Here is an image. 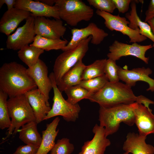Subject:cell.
Here are the masks:
<instances>
[{
	"mask_svg": "<svg viewBox=\"0 0 154 154\" xmlns=\"http://www.w3.org/2000/svg\"><path fill=\"white\" fill-rule=\"evenodd\" d=\"M72 37L70 41L62 50L63 51L75 47L83 39L92 36L90 42L94 45H98L108 36L104 30L99 28L94 23H91L86 27L73 28L71 30Z\"/></svg>",
	"mask_w": 154,
	"mask_h": 154,
	"instance_id": "8fae6325",
	"label": "cell"
},
{
	"mask_svg": "<svg viewBox=\"0 0 154 154\" xmlns=\"http://www.w3.org/2000/svg\"><path fill=\"white\" fill-rule=\"evenodd\" d=\"M129 154V153H128V152H125V153H123L122 154Z\"/></svg>",
	"mask_w": 154,
	"mask_h": 154,
	"instance_id": "b9f144b4",
	"label": "cell"
},
{
	"mask_svg": "<svg viewBox=\"0 0 154 154\" xmlns=\"http://www.w3.org/2000/svg\"><path fill=\"white\" fill-rule=\"evenodd\" d=\"M47 5L50 6H52L55 4L56 0H38Z\"/></svg>",
	"mask_w": 154,
	"mask_h": 154,
	"instance_id": "f35d334b",
	"label": "cell"
},
{
	"mask_svg": "<svg viewBox=\"0 0 154 154\" xmlns=\"http://www.w3.org/2000/svg\"><path fill=\"white\" fill-rule=\"evenodd\" d=\"M64 92L68 97L66 100L73 104H78L83 99H87L94 94L79 85L70 87Z\"/></svg>",
	"mask_w": 154,
	"mask_h": 154,
	"instance_id": "83f0119b",
	"label": "cell"
},
{
	"mask_svg": "<svg viewBox=\"0 0 154 154\" xmlns=\"http://www.w3.org/2000/svg\"><path fill=\"white\" fill-rule=\"evenodd\" d=\"M35 17L31 15L25 24L18 28L13 34L7 36L6 46L8 49L19 50L33 43L36 35L35 30Z\"/></svg>",
	"mask_w": 154,
	"mask_h": 154,
	"instance_id": "30bf717a",
	"label": "cell"
},
{
	"mask_svg": "<svg viewBox=\"0 0 154 154\" xmlns=\"http://www.w3.org/2000/svg\"><path fill=\"white\" fill-rule=\"evenodd\" d=\"M66 40L52 39L36 35L33 42L30 45L36 46L44 50H62L68 43Z\"/></svg>",
	"mask_w": 154,
	"mask_h": 154,
	"instance_id": "484cf974",
	"label": "cell"
},
{
	"mask_svg": "<svg viewBox=\"0 0 154 154\" xmlns=\"http://www.w3.org/2000/svg\"><path fill=\"white\" fill-rule=\"evenodd\" d=\"M119 67L117 66L116 61L110 58L106 59L104 68V74L111 82H119L118 72Z\"/></svg>",
	"mask_w": 154,
	"mask_h": 154,
	"instance_id": "1f68e13d",
	"label": "cell"
},
{
	"mask_svg": "<svg viewBox=\"0 0 154 154\" xmlns=\"http://www.w3.org/2000/svg\"><path fill=\"white\" fill-rule=\"evenodd\" d=\"M14 7L29 11L35 17H44L60 19L57 6H50L38 0H17Z\"/></svg>",
	"mask_w": 154,
	"mask_h": 154,
	"instance_id": "9a60e30c",
	"label": "cell"
},
{
	"mask_svg": "<svg viewBox=\"0 0 154 154\" xmlns=\"http://www.w3.org/2000/svg\"><path fill=\"white\" fill-rule=\"evenodd\" d=\"M146 138L137 133L129 132L123 144V149L125 152L132 154H154V147L146 143Z\"/></svg>",
	"mask_w": 154,
	"mask_h": 154,
	"instance_id": "d6986e66",
	"label": "cell"
},
{
	"mask_svg": "<svg viewBox=\"0 0 154 154\" xmlns=\"http://www.w3.org/2000/svg\"><path fill=\"white\" fill-rule=\"evenodd\" d=\"M37 124L36 121L30 122L22 126L18 131L19 138L26 144L40 146L42 138L38 131Z\"/></svg>",
	"mask_w": 154,
	"mask_h": 154,
	"instance_id": "cb8c5ba5",
	"label": "cell"
},
{
	"mask_svg": "<svg viewBox=\"0 0 154 154\" xmlns=\"http://www.w3.org/2000/svg\"><path fill=\"white\" fill-rule=\"evenodd\" d=\"M96 13L103 18L105 26L108 29L112 31H119L128 36L130 42H140L147 39V37L140 34L139 29L133 30L129 27V22L125 17L98 10H96Z\"/></svg>",
	"mask_w": 154,
	"mask_h": 154,
	"instance_id": "ba28073f",
	"label": "cell"
},
{
	"mask_svg": "<svg viewBox=\"0 0 154 154\" xmlns=\"http://www.w3.org/2000/svg\"><path fill=\"white\" fill-rule=\"evenodd\" d=\"M7 95L0 90V128H9L11 124L7 106Z\"/></svg>",
	"mask_w": 154,
	"mask_h": 154,
	"instance_id": "f546056e",
	"label": "cell"
},
{
	"mask_svg": "<svg viewBox=\"0 0 154 154\" xmlns=\"http://www.w3.org/2000/svg\"><path fill=\"white\" fill-rule=\"evenodd\" d=\"M87 1L97 10L111 14L116 8L112 0H88Z\"/></svg>",
	"mask_w": 154,
	"mask_h": 154,
	"instance_id": "d6a6232c",
	"label": "cell"
},
{
	"mask_svg": "<svg viewBox=\"0 0 154 154\" xmlns=\"http://www.w3.org/2000/svg\"><path fill=\"white\" fill-rule=\"evenodd\" d=\"M35 30L36 35L52 39H60L66 28L60 19H51L44 17H35Z\"/></svg>",
	"mask_w": 154,
	"mask_h": 154,
	"instance_id": "7c38bea8",
	"label": "cell"
},
{
	"mask_svg": "<svg viewBox=\"0 0 154 154\" xmlns=\"http://www.w3.org/2000/svg\"><path fill=\"white\" fill-rule=\"evenodd\" d=\"M44 51L42 49L29 45L19 50L17 54L19 58L28 68H31L37 63L39 56Z\"/></svg>",
	"mask_w": 154,
	"mask_h": 154,
	"instance_id": "d4e9b609",
	"label": "cell"
},
{
	"mask_svg": "<svg viewBox=\"0 0 154 154\" xmlns=\"http://www.w3.org/2000/svg\"><path fill=\"white\" fill-rule=\"evenodd\" d=\"M153 47H154V43L152 45Z\"/></svg>",
	"mask_w": 154,
	"mask_h": 154,
	"instance_id": "7bdbcfd3",
	"label": "cell"
},
{
	"mask_svg": "<svg viewBox=\"0 0 154 154\" xmlns=\"http://www.w3.org/2000/svg\"><path fill=\"white\" fill-rule=\"evenodd\" d=\"M106 59L97 60L86 66L82 74V80L90 79L104 75V68Z\"/></svg>",
	"mask_w": 154,
	"mask_h": 154,
	"instance_id": "4316f807",
	"label": "cell"
},
{
	"mask_svg": "<svg viewBox=\"0 0 154 154\" xmlns=\"http://www.w3.org/2000/svg\"><path fill=\"white\" fill-rule=\"evenodd\" d=\"M92 38L90 36L83 39L75 47L63 51L57 57L52 72L56 85L67 72L82 59L88 50Z\"/></svg>",
	"mask_w": 154,
	"mask_h": 154,
	"instance_id": "5b68a950",
	"label": "cell"
},
{
	"mask_svg": "<svg viewBox=\"0 0 154 154\" xmlns=\"http://www.w3.org/2000/svg\"><path fill=\"white\" fill-rule=\"evenodd\" d=\"M147 22L150 25L152 32L154 35V18L149 20Z\"/></svg>",
	"mask_w": 154,
	"mask_h": 154,
	"instance_id": "ab89813d",
	"label": "cell"
},
{
	"mask_svg": "<svg viewBox=\"0 0 154 154\" xmlns=\"http://www.w3.org/2000/svg\"><path fill=\"white\" fill-rule=\"evenodd\" d=\"M138 104H141L150 110L149 105L150 104H154V102L142 95L137 96V99L136 102Z\"/></svg>",
	"mask_w": 154,
	"mask_h": 154,
	"instance_id": "8d00e7d4",
	"label": "cell"
},
{
	"mask_svg": "<svg viewBox=\"0 0 154 154\" xmlns=\"http://www.w3.org/2000/svg\"><path fill=\"white\" fill-rule=\"evenodd\" d=\"M53 90V101L52 107L47 113L44 120L60 116L65 121H75L78 118L81 108L78 104H72L65 100L56 84L53 72L49 76Z\"/></svg>",
	"mask_w": 154,
	"mask_h": 154,
	"instance_id": "52a82bcc",
	"label": "cell"
},
{
	"mask_svg": "<svg viewBox=\"0 0 154 154\" xmlns=\"http://www.w3.org/2000/svg\"><path fill=\"white\" fill-rule=\"evenodd\" d=\"M37 86L27 68L15 62L4 63L0 68V90L9 98L24 94Z\"/></svg>",
	"mask_w": 154,
	"mask_h": 154,
	"instance_id": "6da1fadb",
	"label": "cell"
},
{
	"mask_svg": "<svg viewBox=\"0 0 154 154\" xmlns=\"http://www.w3.org/2000/svg\"><path fill=\"white\" fill-rule=\"evenodd\" d=\"M39 147L29 144L20 145L13 154H36Z\"/></svg>",
	"mask_w": 154,
	"mask_h": 154,
	"instance_id": "836d02e7",
	"label": "cell"
},
{
	"mask_svg": "<svg viewBox=\"0 0 154 154\" xmlns=\"http://www.w3.org/2000/svg\"><path fill=\"white\" fill-rule=\"evenodd\" d=\"M11 124L8 128L5 140L12 134L15 135L19 128L30 122L36 121L34 112L25 95L22 94L9 98L7 101Z\"/></svg>",
	"mask_w": 154,
	"mask_h": 154,
	"instance_id": "277c9868",
	"label": "cell"
},
{
	"mask_svg": "<svg viewBox=\"0 0 154 154\" xmlns=\"http://www.w3.org/2000/svg\"><path fill=\"white\" fill-rule=\"evenodd\" d=\"M31 14L29 11L15 7L7 10L0 19V32L9 36L22 21L26 20Z\"/></svg>",
	"mask_w": 154,
	"mask_h": 154,
	"instance_id": "e0dca14e",
	"label": "cell"
},
{
	"mask_svg": "<svg viewBox=\"0 0 154 154\" xmlns=\"http://www.w3.org/2000/svg\"><path fill=\"white\" fill-rule=\"evenodd\" d=\"M108 82L104 74L90 79L82 80L78 85L94 94L101 90Z\"/></svg>",
	"mask_w": 154,
	"mask_h": 154,
	"instance_id": "f1b7e54d",
	"label": "cell"
},
{
	"mask_svg": "<svg viewBox=\"0 0 154 154\" xmlns=\"http://www.w3.org/2000/svg\"><path fill=\"white\" fill-rule=\"evenodd\" d=\"M137 1L132 0L130 5L131 10L125 14V17L129 22L128 26L133 30L139 29L140 34L148 38L154 43V35L150 25L147 23L142 21L138 15L136 5Z\"/></svg>",
	"mask_w": 154,
	"mask_h": 154,
	"instance_id": "44dd1931",
	"label": "cell"
},
{
	"mask_svg": "<svg viewBox=\"0 0 154 154\" xmlns=\"http://www.w3.org/2000/svg\"><path fill=\"white\" fill-rule=\"evenodd\" d=\"M112 0L119 12L122 13H124L128 10L129 5L132 1L131 0Z\"/></svg>",
	"mask_w": 154,
	"mask_h": 154,
	"instance_id": "e575fe53",
	"label": "cell"
},
{
	"mask_svg": "<svg viewBox=\"0 0 154 154\" xmlns=\"http://www.w3.org/2000/svg\"><path fill=\"white\" fill-rule=\"evenodd\" d=\"M86 66L82 59L79 61L64 75L57 85L59 90L61 92L64 91L70 87L79 85L82 81V74Z\"/></svg>",
	"mask_w": 154,
	"mask_h": 154,
	"instance_id": "603a6c76",
	"label": "cell"
},
{
	"mask_svg": "<svg viewBox=\"0 0 154 154\" xmlns=\"http://www.w3.org/2000/svg\"><path fill=\"white\" fill-rule=\"evenodd\" d=\"M151 109L139 104L134 110L135 124L140 135L147 137L150 134H154V115Z\"/></svg>",
	"mask_w": 154,
	"mask_h": 154,
	"instance_id": "ac0fdd59",
	"label": "cell"
},
{
	"mask_svg": "<svg viewBox=\"0 0 154 154\" xmlns=\"http://www.w3.org/2000/svg\"><path fill=\"white\" fill-rule=\"evenodd\" d=\"M153 47L151 44L142 45L137 43L129 44L115 40L109 47V52L107 54L108 58L116 61L123 56H131L140 59L148 64L149 57H146V51Z\"/></svg>",
	"mask_w": 154,
	"mask_h": 154,
	"instance_id": "9c48e42d",
	"label": "cell"
},
{
	"mask_svg": "<svg viewBox=\"0 0 154 154\" xmlns=\"http://www.w3.org/2000/svg\"><path fill=\"white\" fill-rule=\"evenodd\" d=\"M74 145L67 138L58 139L50 151V154H71L74 151Z\"/></svg>",
	"mask_w": 154,
	"mask_h": 154,
	"instance_id": "4dcf8cb0",
	"label": "cell"
},
{
	"mask_svg": "<svg viewBox=\"0 0 154 154\" xmlns=\"http://www.w3.org/2000/svg\"><path fill=\"white\" fill-rule=\"evenodd\" d=\"M152 71L149 68L144 67L134 68L131 70L123 69L119 67L118 75L119 80L123 81L131 88L136 82L141 81L147 83L149 87L146 90L154 92V79L149 77Z\"/></svg>",
	"mask_w": 154,
	"mask_h": 154,
	"instance_id": "5bb4252c",
	"label": "cell"
},
{
	"mask_svg": "<svg viewBox=\"0 0 154 154\" xmlns=\"http://www.w3.org/2000/svg\"><path fill=\"white\" fill-rule=\"evenodd\" d=\"M4 4L7 7V10H10L14 7L16 3L15 0H3Z\"/></svg>",
	"mask_w": 154,
	"mask_h": 154,
	"instance_id": "74e56055",
	"label": "cell"
},
{
	"mask_svg": "<svg viewBox=\"0 0 154 154\" xmlns=\"http://www.w3.org/2000/svg\"><path fill=\"white\" fill-rule=\"evenodd\" d=\"M4 4V3L3 1V0H0V8H1L3 5Z\"/></svg>",
	"mask_w": 154,
	"mask_h": 154,
	"instance_id": "60d3db41",
	"label": "cell"
},
{
	"mask_svg": "<svg viewBox=\"0 0 154 154\" xmlns=\"http://www.w3.org/2000/svg\"><path fill=\"white\" fill-rule=\"evenodd\" d=\"M24 94L33 110L37 123L45 119L51 108L48 106L44 97L38 88L26 92Z\"/></svg>",
	"mask_w": 154,
	"mask_h": 154,
	"instance_id": "ffe728a7",
	"label": "cell"
},
{
	"mask_svg": "<svg viewBox=\"0 0 154 154\" xmlns=\"http://www.w3.org/2000/svg\"><path fill=\"white\" fill-rule=\"evenodd\" d=\"M145 22H147L149 20L154 18V0H151L145 13Z\"/></svg>",
	"mask_w": 154,
	"mask_h": 154,
	"instance_id": "d590c367",
	"label": "cell"
},
{
	"mask_svg": "<svg viewBox=\"0 0 154 154\" xmlns=\"http://www.w3.org/2000/svg\"><path fill=\"white\" fill-rule=\"evenodd\" d=\"M60 19L69 25L76 26L82 21H88L94 15L93 9L80 0H56Z\"/></svg>",
	"mask_w": 154,
	"mask_h": 154,
	"instance_id": "8992f818",
	"label": "cell"
},
{
	"mask_svg": "<svg viewBox=\"0 0 154 154\" xmlns=\"http://www.w3.org/2000/svg\"><path fill=\"white\" fill-rule=\"evenodd\" d=\"M27 72L36 84L38 89L44 96L47 105L50 106L48 102L49 93L52 87L48 76V67L46 65L39 59L35 65L27 69Z\"/></svg>",
	"mask_w": 154,
	"mask_h": 154,
	"instance_id": "4fadbf2b",
	"label": "cell"
},
{
	"mask_svg": "<svg viewBox=\"0 0 154 154\" xmlns=\"http://www.w3.org/2000/svg\"><path fill=\"white\" fill-rule=\"evenodd\" d=\"M92 131L94 136L92 139L85 141L78 154H104L106 148L111 143L106 136L104 127L96 124Z\"/></svg>",
	"mask_w": 154,
	"mask_h": 154,
	"instance_id": "2e32d148",
	"label": "cell"
},
{
	"mask_svg": "<svg viewBox=\"0 0 154 154\" xmlns=\"http://www.w3.org/2000/svg\"><path fill=\"white\" fill-rule=\"evenodd\" d=\"M60 119L58 117L46 125V129L42 131V140L36 154H47L55 144V140L59 132L56 130Z\"/></svg>",
	"mask_w": 154,
	"mask_h": 154,
	"instance_id": "7402d4cb",
	"label": "cell"
},
{
	"mask_svg": "<svg viewBox=\"0 0 154 154\" xmlns=\"http://www.w3.org/2000/svg\"><path fill=\"white\" fill-rule=\"evenodd\" d=\"M87 99L98 103L100 106L110 107L136 102L137 96L134 94L131 87L126 84L119 82L109 81L101 90Z\"/></svg>",
	"mask_w": 154,
	"mask_h": 154,
	"instance_id": "3957f363",
	"label": "cell"
},
{
	"mask_svg": "<svg viewBox=\"0 0 154 154\" xmlns=\"http://www.w3.org/2000/svg\"><path fill=\"white\" fill-rule=\"evenodd\" d=\"M138 103L135 102L110 107L100 106V125L104 128L106 137L117 132L121 123L133 126L135 122L134 111Z\"/></svg>",
	"mask_w": 154,
	"mask_h": 154,
	"instance_id": "7a4b0ae2",
	"label": "cell"
}]
</instances>
